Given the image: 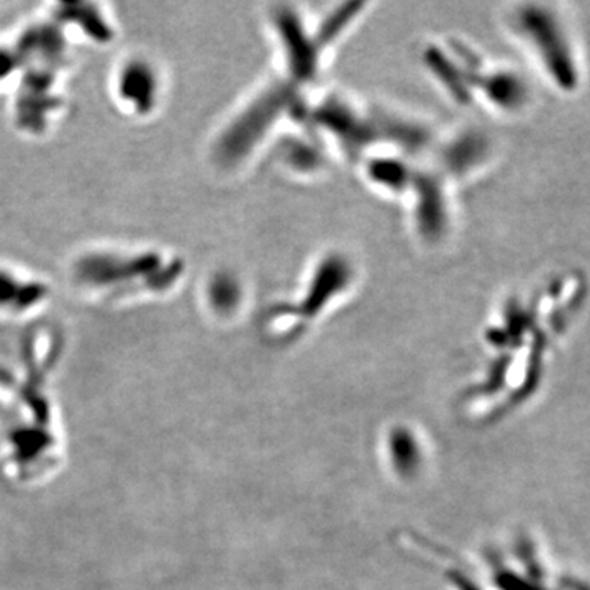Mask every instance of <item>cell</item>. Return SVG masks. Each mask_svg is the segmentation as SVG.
I'll list each match as a JSON object with an SVG mask.
<instances>
[{"instance_id": "cell-1", "label": "cell", "mask_w": 590, "mask_h": 590, "mask_svg": "<svg viewBox=\"0 0 590 590\" xmlns=\"http://www.w3.org/2000/svg\"><path fill=\"white\" fill-rule=\"evenodd\" d=\"M521 26L538 52L549 76L561 89L579 86V67L571 43L559 20L541 7H528L521 13Z\"/></svg>"}]
</instances>
